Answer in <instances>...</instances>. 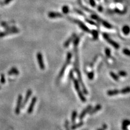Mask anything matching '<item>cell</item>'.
Wrapping results in <instances>:
<instances>
[{
	"label": "cell",
	"instance_id": "obj_1",
	"mask_svg": "<svg viewBox=\"0 0 130 130\" xmlns=\"http://www.w3.org/2000/svg\"><path fill=\"white\" fill-rule=\"evenodd\" d=\"M72 56V54L71 53L69 52V53H67L66 61V62L65 63V64L63 65L62 68H61L60 73H59V76H58V79H60L61 77H62V76H63V74H64V73L65 72L66 68H67L68 65L69 64L70 62V60H71Z\"/></svg>",
	"mask_w": 130,
	"mask_h": 130
},
{
	"label": "cell",
	"instance_id": "obj_2",
	"mask_svg": "<svg viewBox=\"0 0 130 130\" xmlns=\"http://www.w3.org/2000/svg\"><path fill=\"white\" fill-rule=\"evenodd\" d=\"M72 79H73V82H74L75 88H76V91L77 94H78L79 98L80 99L81 101L82 102H86V98L84 95L83 92H82L80 90V89L79 81H77L76 79H74V78H73V77Z\"/></svg>",
	"mask_w": 130,
	"mask_h": 130
},
{
	"label": "cell",
	"instance_id": "obj_3",
	"mask_svg": "<svg viewBox=\"0 0 130 130\" xmlns=\"http://www.w3.org/2000/svg\"><path fill=\"white\" fill-rule=\"evenodd\" d=\"M102 36H103L105 39L108 42V43H109L111 46H112L113 47H115V48L117 49L119 48V45H118L117 42H115V41H113V40H112L111 38H109V35L107 34L103 33L102 34Z\"/></svg>",
	"mask_w": 130,
	"mask_h": 130
},
{
	"label": "cell",
	"instance_id": "obj_4",
	"mask_svg": "<svg viewBox=\"0 0 130 130\" xmlns=\"http://www.w3.org/2000/svg\"><path fill=\"white\" fill-rule=\"evenodd\" d=\"M36 58H37L38 62L40 69L42 70H44L45 68V65L44 61H43L42 54L40 52H38V53L37 55H36Z\"/></svg>",
	"mask_w": 130,
	"mask_h": 130
},
{
	"label": "cell",
	"instance_id": "obj_5",
	"mask_svg": "<svg viewBox=\"0 0 130 130\" xmlns=\"http://www.w3.org/2000/svg\"><path fill=\"white\" fill-rule=\"evenodd\" d=\"M19 29L17 28H15L13 29H10V30H6L5 31L3 32H0V38H3L4 36L9 35V34H16L19 33Z\"/></svg>",
	"mask_w": 130,
	"mask_h": 130
},
{
	"label": "cell",
	"instance_id": "obj_6",
	"mask_svg": "<svg viewBox=\"0 0 130 130\" xmlns=\"http://www.w3.org/2000/svg\"><path fill=\"white\" fill-rule=\"evenodd\" d=\"M22 100H23L22 95L21 94H19L17 98V104L15 108V113L16 114V115H19L20 114V109H21L22 104Z\"/></svg>",
	"mask_w": 130,
	"mask_h": 130
},
{
	"label": "cell",
	"instance_id": "obj_7",
	"mask_svg": "<svg viewBox=\"0 0 130 130\" xmlns=\"http://www.w3.org/2000/svg\"><path fill=\"white\" fill-rule=\"evenodd\" d=\"M36 101H37V98H36V97H34L32 98V99H31V101L30 103V105H29V106L28 107V111H27V112H28V113L31 114L33 112L34 106L35 105Z\"/></svg>",
	"mask_w": 130,
	"mask_h": 130
},
{
	"label": "cell",
	"instance_id": "obj_8",
	"mask_svg": "<svg viewBox=\"0 0 130 130\" xmlns=\"http://www.w3.org/2000/svg\"><path fill=\"white\" fill-rule=\"evenodd\" d=\"M73 21H74L75 23H76L78 24L79 26L80 27V28L83 29L84 31H86V32H87V33L90 32V29H89L88 27L83 22H82L81 21H79V20H74Z\"/></svg>",
	"mask_w": 130,
	"mask_h": 130
},
{
	"label": "cell",
	"instance_id": "obj_9",
	"mask_svg": "<svg viewBox=\"0 0 130 130\" xmlns=\"http://www.w3.org/2000/svg\"><path fill=\"white\" fill-rule=\"evenodd\" d=\"M92 108V106L91 105H88L87 107L84 109V110L81 112V113L79 116V119L81 120L85 117V116L86 115V114L89 113V112L91 111V109Z\"/></svg>",
	"mask_w": 130,
	"mask_h": 130
},
{
	"label": "cell",
	"instance_id": "obj_10",
	"mask_svg": "<svg viewBox=\"0 0 130 130\" xmlns=\"http://www.w3.org/2000/svg\"><path fill=\"white\" fill-rule=\"evenodd\" d=\"M32 93H33V92H32V91H31V89H29V90L27 91V92L26 94V96H25V98L23 100V101L22 104V106H24L25 105L27 104V102H28L29 99L31 96V95H32Z\"/></svg>",
	"mask_w": 130,
	"mask_h": 130
},
{
	"label": "cell",
	"instance_id": "obj_11",
	"mask_svg": "<svg viewBox=\"0 0 130 130\" xmlns=\"http://www.w3.org/2000/svg\"><path fill=\"white\" fill-rule=\"evenodd\" d=\"M48 16L51 19H56V18L62 17V15L61 13L58 12H53V11L49 12L48 14Z\"/></svg>",
	"mask_w": 130,
	"mask_h": 130
},
{
	"label": "cell",
	"instance_id": "obj_12",
	"mask_svg": "<svg viewBox=\"0 0 130 130\" xmlns=\"http://www.w3.org/2000/svg\"><path fill=\"white\" fill-rule=\"evenodd\" d=\"M101 107H102V106H101V105L98 104L97 105L95 106L94 108H92L91 109V111L89 112V114H90V115H94V114H95V113L97 112L98 111H100V109H101Z\"/></svg>",
	"mask_w": 130,
	"mask_h": 130
},
{
	"label": "cell",
	"instance_id": "obj_13",
	"mask_svg": "<svg viewBox=\"0 0 130 130\" xmlns=\"http://www.w3.org/2000/svg\"><path fill=\"white\" fill-rule=\"evenodd\" d=\"M120 93V91L118 90H108L107 92V94L108 96H115L119 94Z\"/></svg>",
	"mask_w": 130,
	"mask_h": 130
},
{
	"label": "cell",
	"instance_id": "obj_14",
	"mask_svg": "<svg viewBox=\"0 0 130 130\" xmlns=\"http://www.w3.org/2000/svg\"><path fill=\"white\" fill-rule=\"evenodd\" d=\"M19 74V71L15 67H13L12 68H11L10 70H9L8 72V74L9 75V76H11V75H16V76H17Z\"/></svg>",
	"mask_w": 130,
	"mask_h": 130
},
{
	"label": "cell",
	"instance_id": "obj_15",
	"mask_svg": "<svg viewBox=\"0 0 130 130\" xmlns=\"http://www.w3.org/2000/svg\"><path fill=\"white\" fill-rule=\"evenodd\" d=\"M130 120L129 119H125L123 120L122 123V130H128L127 126L130 125Z\"/></svg>",
	"mask_w": 130,
	"mask_h": 130
},
{
	"label": "cell",
	"instance_id": "obj_16",
	"mask_svg": "<svg viewBox=\"0 0 130 130\" xmlns=\"http://www.w3.org/2000/svg\"><path fill=\"white\" fill-rule=\"evenodd\" d=\"M76 34H73V35L71 36V37L68 38V39L65 42V43H64V47H67L68 46H69L70 45V42H71L75 38H76Z\"/></svg>",
	"mask_w": 130,
	"mask_h": 130
},
{
	"label": "cell",
	"instance_id": "obj_17",
	"mask_svg": "<svg viewBox=\"0 0 130 130\" xmlns=\"http://www.w3.org/2000/svg\"><path fill=\"white\" fill-rule=\"evenodd\" d=\"M122 31L123 33H124L125 35H128V34L130 33V27L129 26H124L122 27Z\"/></svg>",
	"mask_w": 130,
	"mask_h": 130
},
{
	"label": "cell",
	"instance_id": "obj_18",
	"mask_svg": "<svg viewBox=\"0 0 130 130\" xmlns=\"http://www.w3.org/2000/svg\"><path fill=\"white\" fill-rule=\"evenodd\" d=\"M83 125H84V122H80L77 123V124H76L73 125L72 126H71V130H76L77 128H79V127L82 126Z\"/></svg>",
	"mask_w": 130,
	"mask_h": 130
},
{
	"label": "cell",
	"instance_id": "obj_19",
	"mask_svg": "<svg viewBox=\"0 0 130 130\" xmlns=\"http://www.w3.org/2000/svg\"><path fill=\"white\" fill-rule=\"evenodd\" d=\"M77 111H73L72 112V117H71V120H72V122L73 124L76 122V119L77 117Z\"/></svg>",
	"mask_w": 130,
	"mask_h": 130
},
{
	"label": "cell",
	"instance_id": "obj_20",
	"mask_svg": "<svg viewBox=\"0 0 130 130\" xmlns=\"http://www.w3.org/2000/svg\"><path fill=\"white\" fill-rule=\"evenodd\" d=\"M130 92V87L127 86L125 87L124 88H122V90H121L120 91V93H122V94H127Z\"/></svg>",
	"mask_w": 130,
	"mask_h": 130
},
{
	"label": "cell",
	"instance_id": "obj_21",
	"mask_svg": "<svg viewBox=\"0 0 130 130\" xmlns=\"http://www.w3.org/2000/svg\"><path fill=\"white\" fill-rule=\"evenodd\" d=\"M110 76L112 77L113 79L115 80V81L119 80V76H118L117 74H116L115 73H114L113 72H110Z\"/></svg>",
	"mask_w": 130,
	"mask_h": 130
},
{
	"label": "cell",
	"instance_id": "obj_22",
	"mask_svg": "<svg viewBox=\"0 0 130 130\" xmlns=\"http://www.w3.org/2000/svg\"><path fill=\"white\" fill-rule=\"evenodd\" d=\"M101 22H102V24H103V26L105 27H106V28H108V29H110V28H112V25L110 23H109L108 22H106L105 21H102Z\"/></svg>",
	"mask_w": 130,
	"mask_h": 130
},
{
	"label": "cell",
	"instance_id": "obj_23",
	"mask_svg": "<svg viewBox=\"0 0 130 130\" xmlns=\"http://www.w3.org/2000/svg\"><path fill=\"white\" fill-rule=\"evenodd\" d=\"M92 33L93 36V38H94V40H97L98 38V35H99L98 31L97 30H93L92 31Z\"/></svg>",
	"mask_w": 130,
	"mask_h": 130
},
{
	"label": "cell",
	"instance_id": "obj_24",
	"mask_svg": "<svg viewBox=\"0 0 130 130\" xmlns=\"http://www.w3.org/2000/svg\"><path fill=\"white\" fill-rule=\"evenodd\" d=\"M62 12L64 14H67L69 13V8L67 6H64L62 8Z\"/></svg>",
	"mask_w": 130,
	"mask_h": 130
},
{
	"label": "cell",
	"instance_id": "obj_25",
	"mask_svg": "<svg viewBox=\"0 0 130 130\" xmlns=\"http://www.w3.org/2000/svg\"><path fill=\"white\" fill-rule=\"evenodd\" d=\"M88 79L91 80H92L93 79V78H94V72H89L88 73Z\"/></svg>",
	"mask_w": 130,
	"mask_h": 130
},
{
	"label": "cell",
	"instance_id": "obj_26",
	"mask_svg": "<svg viewBox=\"0 0 130 130\" xmlns=\"http://www.w3.org/2000/svg\"><path fill=\"white\" fill-rule=\"evenodd\" d=\"M118 75L121 76H127V73L125 71H123V70H122V71L119 72Z\"/></svg>",
	"mask_w": 130,
	"mask_h": 130
},
{
	"label": "cell",
	"instance_id": "obj_27",
	"mask_svg": "<svg viewBox=\"0 0 130 130\" xmlns=\"http://www.w3.org/2000/svg\"><path fill=\"white\" fill-rule=\"evenodd\" d=\"M6 82V79H5V76L3 74H2L1 75V83L2 84H4Z\"/></svg>",
	"mask_w": 130,
	"mask_h": 130
},
{
	"label": "cell",
	"instance_id": "obj_28",
	"mask_svg": "<svg viewBox=\"0 0 130 130\" xmlns=\"http://www.w3.org/2000/svg\"><path fill=\"white\" fill-rule=\"evenodd\" d=\"M105 54L106 55V56L107 57H109L111 56V50L110 49L108 48H107L105 49Z\"/></svg>",
	"mask_w": 130,
	"mask_h": 130
},
{
	"label": "cell",
	"instance_id": "obj_29",
	"mask_svg": "<svg viewBox=\"0 0 130 130\" xmlns=\"http://www.w3.org/2000/svg\"><path fill=\"white\" fill-rule=\"evenodd\" d=\"M79 40H80L79 38H75L74 39V45L76 47L77 46V45H78L79 42Z\"/></svg>",
	"mask_w": 130,
	"mask_h": 130
},
{
	"label": "cell",
	"instance_id": "obj_30",
	"mask_svg": "<svg viewBox=\"0 0 130 130\" xmlns=\"http://www.w3.org/2000/svg\"><path fill=\"white\" fill-rule=\"evenodd\" d=\"M123 53L127 56H130V51L128 49H124L123 50Z\"/></svg>",
	"mask_w": 130,
	"mask_h": 130
},
{
	"label": "cell",
	"instance_id": "obj_31",
	"mask_svg": "<svg viewBox=\"0 0 130 130\" xmlns=\"http://www.w3.org/2000/svg\"><path fill=\"white\" fill-rule=\"evenodd\" d=\"M91 18L94 20H97V21H99V20H100V18L97 15H93L91 16Z\"/></svg>",
	"mask_w": 130,
	"mask_h": 130
},
{
	"label": "cell",
	"instance_id": "obj_32",
	"mask_svg": "<svg viewBox=\"0 0 130 130\" xmlns=\"http://www.w3.org/2000/svg\"><path fill=\"white\" fill-rule=\"evenodd\" d=\"M1 26L3 27H4V28H7L8 27H9L8 24L7 23H6L5 22H2L1 23Z\"/></svg>",
	"mask_w": 130,
	"mask_h": 130
},
{
	"label": "cell",
	"instance_id": "obj_33",
	"mask_svg": "<svg viewBox=\"0 0 130 130\" xmlns=\"http://www.w3.org/2000/svg\"><path fill=\"white\" fill-rule=\"evenodd\" d=\"M90 2L91 5L93 7H94L96 6V3H95L94 0H90Z\"/></svg>",
	"mask_w": 130,
	"mask_h": 130
},
{
	"label": "cell",
	"instance_id": "obj_34",
	"mask_svg": "<svg viewBox=\"0 0 130 130\" xmlns=\"http://www.w3.org/2000/svg\"><path fill=\"white\" fill-rule=\"evenodd\" d=\"M107 126L106 124H105L103 125V126H102V127H101V129H98V130H106L107 129Z\"/></svg>",
	"mask_w": 130,
	"mask_h": 130
},
{
	"label": "cell",
	"instance_id": "obj_35",
	"mask_svg": "<svg viewBox=\"0 0 130 130\" xmlns=\"http://www.w3.org/2000/svg\"><path fill=\"white\" fill-rule=\"evenodd\" d=\"M11 1H12V0H4V2H3V4H5V5H6V4H8V3H9Z\"/></svg>",
	"mask_w": 130,
	"mask_h": 130
},
{
	"label": "cell",
	"instance_id": "obj_36",
	"mask_svg": "<svg viewBox=\"0 0 130 130\" xmlns=\"http://www.w3.org/2000/svg\"><path fill=\"white\" fill-rule=\"evenodd\" d=\"M86 21L88 23H90V24H95L94 22H93L92 21H90V20H88V19H86Z\"/></svg>",
	"mask_w": 130,
	"mask_h": 130
},
{
	"label": "cell",
	"instance_id": "obj_37",
	"mask_svg": "<svg viewBox=\"0 0 130 130\" xmlns=\"http://www.w3.org/2000/svg\"><path fill=\"white\" fill-rule=\"evenodd\" d=\"M102 10H103V8H102V7L101 6L98 7V10H99V11H102Z\"/></svg>",
	"mask_w": 130,
	"mask_h": 130
}]
</instances>
